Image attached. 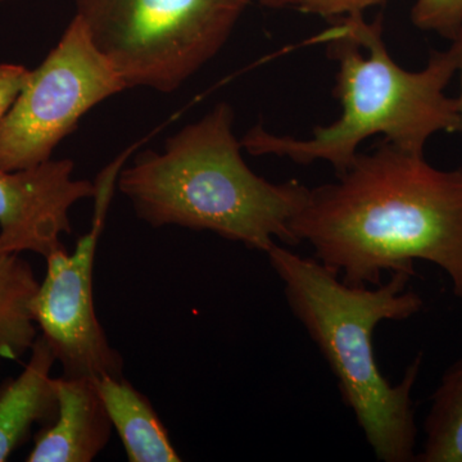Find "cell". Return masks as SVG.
<instances>
[{"instance_id": "cell-1", "label": "cell", "mask_w": 462, "mask_h": 462, "mask_svg": "<svg viewBox=\"0 0 462 462\" xmlns=\"http://www.w3.org/2000/svg\"><path fill=\"white\" fill-rule=\"evenodd\" d=\"M337 175L310 189L291 221L297 245L355 287H375L384 273L413 276L418 260L437 264L462 300V170L383 142Z\"/></svg>"}, {"instance_id": "cell-2", "label": "cell", "mask_w": 462, "mask_h": 462, "mask_svg": "<svg viewBox=\"0 0 462 462\" xmlns=\"http://www.w3.org/2000/svg\"><path fill=\"white\" fill-rule=\"evenodd\" d=\"M338 65L334 94L342 106L336 123L316 127L310 138L276 135L254 126L242 139L254 156L287 158L300 165L330 163L345 171L358 147L372 136H384L393 147L424 153L438 133H462L457 98L446 89L458 72V47L434 51L420 71H407L392 58L383 39L382 20L364 14L340 18L318 36Z\"/></svg>"}, {"instance_id": "cell-3", "label": "cell", "mask_w": 462, "mask_h": 462, "mask_svg": "<svg viewBox=\"0 0 462 462\" xmlns=\"http://www.w3.org/2000/svg\"><path fill=\"white\" fill-rule=\"evenodd\" d=\"M266 256L282 282L289 310L329 365L340 397L354 412L375 457L415 461L418 427L412 391L424 355L416 356L402 380L392 384L380 372L373 343L380 322L420 314L424 300L407 288L411 273H392L384 284L355 287L316 258L282 245H273Z\"/></svg>"}, {"instance_id": "cell-4", "label": "cell", "mask_w": 462, "mask_h": 462, "mask_svg": "<svg viewBox=\"0 0 462 462\" xmlns=\"http://www.w3.org/2000/svg\"><path fill=\"white\" fill-rule=\"evenodd\" d=\"M233 121L229 105L216 106L170 138L162 152H145L121 170L118 189L153 227L211 231L263 254L275 239L297 245L291 221L310 188L273 184L252 171Z\"/></svg>"}, {"instance_id": "cell-5", "label": "cell", "mask_w": 462, "mask_h": 462, "mask_svg": "<svg viewBox=\"0 0 462 462\" xmlns=\"http://www.w3.org/2000/svg\"><path fill=\"white\" fill-rule=\"evenodd\" d=\"M252 2L76 0V16L126 88L171 93L220 51Z\"/></svg>"}, {"instance_id": "cell-6", "label": "cell", "mask_w": 462, "mask_h": 462, "mask_svg": "<svg viewBox=\"0 0 462 462\" xmlns=\"http://www.w3.org/2000/svg\"><path fill=\"white\" fill-rule=\"evenodd\" d=\"M125 89L75 16L0 121V169L16 171L51 160L88 111Z\"/></svg>"}, {"instance_id": "cell-7", "label": "cell", "mask_w": 462, "mask_h": 462, "mask_svg": "<svg viewBox=\"0 0 462 462\" xmlns=\"http://www.w3.org/2000/svg\"><path fill=\"white\" fill-rule=\"evenodd\" d=\"M114 188L97 187L91 229L50 254L47 273L30 302L33 321L69 378L124 376V358L111 346L94 305V263Z\"/></svg>"}, {"instance_id": "cell-8", "label": "cell", "mask_w": 462, "mask_h": 462, "mask_svg": "<svg viewBox=\"0 0 462 462\" xmlns=\"http://www.w3.org/2000/svg\"><path fill=\"white\" fill-rule=\"evenodd\" d=\"M71 160H48L5 171L0 169V254L33 252L47 258L65 248L71 234L69 209L96 196V184L74 179Z\"/></svg>"}, {"instance_id": "cell-9", "label": "cell", "mask_w": 462, "mask_h": 462, "mask_svg": "<svg viewBox=\"0 0 462 462\" xmlns=\"http://www.w3.org/2000/svg\"><path fill=\"white\" fill-rule=\"evenodd\" d=\"M58 412L36 434L29 462H91L108 445L112 425L94 379L56 378Z\"/></svg>"}, {"instance_id": "cell-10", "label": "cell", "mask_w": 462, "mask_h": 462, "mask_svg": "<svg viewBox=\"0 0 462 462\" xmlns=\"http://www.w3.org/2000/svg\"><path fill=\"white\" fill-rule=\"evenodd\" d=\"M57 363L44 337L39 336L23 373L0 387V462L7 461L29 439L33 425L51 424L58 412Z\"/></svg>"}, {"instance_id": "cell-11", "label": "cell", "mask_w": 462, "mask_h": 462, "mask_svg": "<svg viewBox=\"0 0 462 462\" xmlns=\"http://www.w3.org/2000/svg\"><path fill=\"white\" fill-rule=\"evenodd\" d=\"M94 383L130 462L181 461L165 424L144 394L124 376H102Z\"/></svg>"}, {"instance_id": "cell-12", "label": "cell", "mask_w": 462, "mask_h": 462, "mask_svg": "<svg viewBox=\"0 0 462 462\" xmlns=\"http://www.w3.org/2000/svg\"><path fill=\"white\" fill-rule=\"evenodd\" d=\"M39 284L29 261L0 254V364L20 360L39 337L30 311Z\"/></svg>"}, {"instance_id": "cell-13", "label": "cell", "mask_w": 462, "mask_h": 462, "mask_svg": "<svg viewBox=\"0 0 462 462\" xmlns=\"http://www.w3.org/2000/svg\"><path fill=\"white\" fill-rule=\"evenodd\" d=\"M424 421L420 462H462V358L443 373Z\"/></svg>"}, {"instance_id": "cell-14", "label": "cell", "mask_w": 462, "mask_h": 462, "mask_svg": "<svg viewBox=\"0 0 462 462\" xmlns=\"http://www.w3.org/2000/svg\"><path fill=\"white\" fill-rule=\"evenodd\" d=\"M411 21L422 32L454 42L462 29V0H416Z\"/></svg>"}, {"instance_id": "cell-15", "label": "cell", "mask_w": 462, "mask_h": 462, "mask_svg": "<svg viewBox=\"0 0 462 462\" xmlns=\"http://www.w3.org/2000/svg\"><path fill=\"white\" fill-rule=\"evenodd\" d=\"M387 0H281L279 8L291 7L307 14L337 18L364 14L366 9L384 5Z\"/></svg>"}, {"instance_id": "cell-16", "label": "cell", "mask_w": 462, "mask_h": 462, "mask_svg": "<svg viewBox=\"0 0 462 462\" xmlns=\"http://www.w3.org/2000/svg\"><path fill=\"white\" fill-rule=\"evenodd\" d=\"M30 69L21 65L0 63V121L5 118L29 79Z\"/></svg>"}, {"instance_id": "cell-17", "label": "cell", "mask_w": 462, "mask_h": 462, "mask_svg": "<svg viewBox=\"0 0 462 462\" xmlns=\"http://www.w3.org/2000/svg\"><path fill=\"white\" fill-rule=\"evenodd\" d=\"M456 44H457L458 47V54H460V60H458V72L457 74L460 75V96L457 97L458 99V105H460L461 114H462V29L460 32V35L457 36V39H456Z\"/></svg>"}, {"instance_id": "cell-18", "label": "cell", "mask_w": 462, "mask_h": 462, "mask_svg": "<svg viewBox=\"0 0 462 462\" xmlns=\"http://www.w3.org/2000/svg\"><path fill=\"white\" fill-rule=\"evenodd\" d=\"M258 2L263 3V5H267V7L279 8L281 0H258Z\"/></svg>"}, {"instance_id": "cell-19", "label": "cell", "mask_w": 462, "mask_h": 462, "mask_svg": "<svg viewBox=\"0 0 462 462\" xmlns=\"http://www.w3.org/2000/svg\"><path fill=\"white\" fill-rule=\"evenodd\" d=\"M5 2H14V0H0V3H5Z\"/></svg>"}]
</instances>
